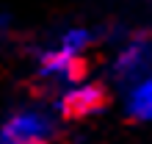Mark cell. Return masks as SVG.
I'll return each instance as SVG.
<instances>
[{
	"instance_id": "6da1fadb",
	"label": "cell",
	"mask_w": 152,
	"mask_h": 144,
	"mask_svg": "<svg viewBox=\"0 0 152 144\" xmlns=\"http://www.w3.org/2000/svg\"><path fill=\"white\" fill-rule=\"evenodd\" d=\"M56 136V125L42 111L14 114L0 128V144H50Z\"/></svg>"
},
{
	"instance_id": "5b68a950",
	"label": "cell",
	"mask_w": 152,
	"mask_h": 144,
	"mask_svg": "<svg viewBox=\"0 0 152 144\" xmlns=\"http://www.w3.org/2000/svg\"><path fill=\"white\" fill-rule=\"evenodd\" d=\"M130 114L136 119H152V75L138 83L130 94Z\"/></svg>"
},
{
	"instance_id": "3957f363",
	"label": "cell",
	"mask_w": 152,
	"mask_h": 144,
	"mask_svg": "<svg viewBox=\"0 0 152 144\" xmlns=\"http://www.w3.org/2000/svg\"><path fill=\"white\" fill-rule=\"evenodd\" d=\"M83 69H86L83 61H80L77 56H72V53H64V50L50 53V56L42 61V75H47V78L75 80V78L83 75Z\"/></svg>"
},
{
	"instance_id": "277c9868",
	"label": "cell",
	"mask_w": 152,
	"mask_h": 144,
	"mask_svg": "<svg viewBox=\"0 0 152 144\" xmlns=\"http://www.w3.org/2000/svg\"><path fill=\"white\" fill-rule=\"evenodd\" d=\"M152 58V42H133L116 61V75L119 78H133L149 64Z\"/></svg>"
},
{
	"instance_id": "7a4b0ae2",
	"label": "cell",
	"mask_w": 152,
	"mask_h": 144,
	"mask_svg": "<svg viewBox=\"0 0 152 144\" xmlns=\"http://www.w3.org/2000/svg\"><path fill=\"white\" fill-rule=\"evenodd\" d=\"M108 105V94H105L102 86H80L72 89L69 94L61 97V114L69 116V119H80V116H88V114H97Z\"/></svg>"
}]
</instances>
